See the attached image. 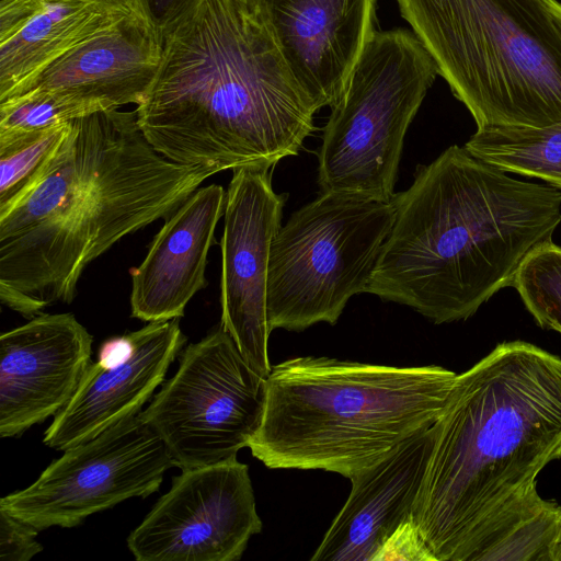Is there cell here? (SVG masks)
Masks as SVG:
<instances>
[{
    "label": "cell",
    "instance_id": "25",
    "mask_svg": "<svg viewBox=\"0 0 561 561\" xmlns=\"http://www.w3.org/2000/svg\"><path fill=\"white\" fill-rule=\"evenodd\" d=\"M437 561L413 517L402 522L382 541L373 561Z\"/></svg>",
    "mask_w": 561,
    "mask_h": 561
},
{
    "label": "cell",
    "instance_id": "19",
    "mask_svg": "<svg viewBox=\"0 0 561 561\" xmlns=\"http://www.w3.org/2000/svg\"><path fill=\"white\" fill-rule=\"evenodd\" d=\"M125 15L83 0H1L0 99Z\"/></svg>",
    "mask_w": 561,
    "mask_h": 561
},
{
    "label": "cell",
    "instance_id": "14",
    "mask_svg": "<svg viewBox=\"0 0 561 561\" xmlns=\"http://www.w3.org/2000/svg\"><path fill=\"white\" fill-rule=\"evenodd\" d=\"M314 111L332 107L376 31V0H252Z\"/></svg>",
    "mask_w": 561,
    "mask_h": 561
},
{
    "label": "cell",
    "instance_id": "30",
    "mask_svg": "<svg viewBox=\"0 0 561 561\" xmlns=\"http://www.w3.org/2000/svg\"><path fill=\"white\" fill-rule=\"evenodd\" d=\"M243 1H252V0H243Z\"/></svg>",
    "mask_w": 561,
    "mask_h": 561
},
{
    "label": "cell",
    "instance_id": "21",
    "mask_svg": "<svg viewBox=\"0 0 561 561\" xmlns=\"http://www.w3.org/2000/svg\"><path fill=\"white\" fill-rule=\"evenodd\" d=\"M465 148L507 173L540 179L561 188V122L542 128L477 129Z\"/></svg>",
    "mask_w": 561,
    "mask_h": 561
},
{
    "label": "cell",
    "instance_id": "23",
    "mask_svg": "<svg viewBox=\"0 0 561 561\" xmlns=\"http://www.w3.org/2000/svg\"><path fill=\"white\" fill-rule=\"evenodd\" d=\"M513 287L538 325L561 333V247L551 241L533 251Z\"/></svg>",
    "mask_w": 561,
    "mask_h": 561
},
{
    "label": "cell",
    "instance_id": "22",
    "mask_svg": "<svg viewBox=\"0 0 561 561\" xmlns=\"http://www.w3.org/2000/svg\"><path fill=\"white\" fill-rule=\"evenodd\" d=\"M71 125L72 121L41 131L0 136V216L41 181Z\"/></svg>",
    "mask_w": 561,
    "mask_h": 561
},
{
    "label": "cell",
    "instance_id": "18",
    "mask_svg": "<svg viewBox=\"0 0 561 561\" xmlns=\"http://www.w3.org/2000/svg\"><path fill=\"white\" fill-rule=\"evenodd\" d=\"M225 205L224 187L210 184L198 187L165 219L141 264L129 271L131 317L153 322L184 316L190 300L207 285V255Z\"/></svg>",
    "mask_w": 561,
    "mask_h": 561
},
{
    "label": "cell",
    "instance_id": "17",
    "mask_svg": "<svg viewBox=\"0 0 561 561\" xmlns=\"http://www.w3.org/2000/svg\"><path fill=\"white\" fill-rule=\"evenodd\" d=\"M433 444V425L353 474L352 489L311 561H373L382 541L412 517Z\"/></svg>",
    "mask_w": 561,
    "mask_h": 561
},
{
    "label": "cell",
    "instance_id": "3",
    "mask_svg": "<svg viewBox=\"0 0 561 561\" xmlns=\"http://www.w3.org/2000/svg\"><path fill=\"white\" fill-rule=\"evenodd\" d=\"M391 201L394 221L366 293L436 324L466 320L513 286L561 222L559 188L514 179L457 145L419 165Z\"/></svg>",
    "mask_w": 561,
    "mask_h": 561
},
{
    "label": "cell",
    "instance_id": "16",
    "mask_svg": "<svg viewBox=\"0 0 561 561\" xmlns=\"http://www.w3.org/2000/svg\"><path fill=\"white\" fill-rule=\"evenodd\" d=\"M163 39L142 16L125 15L77 44L0 102L47 93L103 108L139 105L158 71Z\"/></svg>",
    "mask_w": 561,
    "mask_h": 561
},
{
    "label": "cell",
    "instance_id": "2",
    "mask_svg": "<svg viewBox=\"0 0 561 561\" xmlns=\"http://www.w3.org/2000/svg\"><path fill=\"white\" fill-rule=\"evenodd\" d=\"M138 125L169 160L273 168L314 130V108L252 1L201 0L163 38Z\"/></svg>",
    "mask_w": 561,
    "mask_h": 561
},
{
    "label": "cell",
    "instance_id": "7",
    "mask_svg": "<svg viewBox=\"0 0 561 561\" xmlns=\"http://www.w3.org/2000/svg\"><path fill=\"white\" fill-rule=\"evenodd\" d=\"M437 75L412 31L376 30L324 126L320 192L390 202L405 133Z\"/></svg>",
    "mask_w": 561,
    "mask_h": 561
},
{
    "label": "cell",
    "instance_id": "10",
    "mask_svg": "<svg viewBox=\"0 0 561 561\" xmlns=\"http://www.w3.org/2000/svg\"><path fill=\"white\" fill-rule=\"evenodd\" d=\"M62 453L31 485L3 496L0 508L38 531L72 528L128 499L157 492L174 467L139 414Z\"/></svg>",
    "mask_w": 561,
    "mask_h": 561
},
{
    "label": "cell",
    "instance_id": "9",
    "mask_svg": "<svg viewBox=\"0 0 561 561\" xmlns=\"http://www.w3.org/2000/svg\"><path fill=\"white\" fill-rule=\"evenodd\" d=\"M179 359L176 373L139 415L181 470L236 459L261 424L266 378L221 325L188 344Z\"/></svg>",
    "mask_w": 561,
    "mask_h": 561
},
{
    "label": "cell",
    "instance_id": "24",
    "mask_svg": "<svg viewBox=\"0 0 561 561\" xmlns=\"http://www.w3.org/2000/svg\"><path fill=\"white\" fill-rule=\"evenodd\" d=\"M107 110L90 102L28 93L0 102V136L41 131Z\"/></svg>",
    "mask_w": 561,
    "mask_h": 561
},
{
    "label": "cell",
    "instance_id": "26",
    "mask_svg": "<svg viewBox=\"0 0 561 561\" xmlns=\"http://www.w3.org/2000/svg\"><path fill=\"white\" fill-rule=\"evenodd\" d=\"M33 526L0 508V559L2 561H28L43 550Z\"/></svg>",
    "mask_w": 561,
    "mask_h": 561
},
{
    "label": "cell",
    "instance_id": "4",
    "mask_svg": "<svg viewBox=\"0 0 561 561\" xmlns=\"http://www.w3.org/2000/svg\"><path fill=\"white\" fill-rule=\"evenodd\" d=\"M561 458V358L503 342L457 375L412 517L437 561H470L492 522Z\"/></svg>",
    "mask_w": 561,
    "mask_h": 561
},
{
    "label": "cell",
    "instance_id": "28",
    "mask_svg": "<svg viewBox=\"0 0 561 561\" xmlns=\"http://www.w3.org/2000/svg\"><path fill=\"white\" fill-rule=\"evenodd\" d=\"M99 4L105 9L121 12L127 15L142 16L146 14L142 9L141 0H83ZM148 20V19H147ZM149 21V20H148Z\"/></svg>",
    "mask_w": 561,
    "mask_h": 561
},
{
    "label": "cell",
    "instance_id": "6",
    "mask_svg": "<svg viewBox=\"0 0 561 561\" xmlns=\"http://www.w3.org/2000/svg\"><path fill=\"white\" fill-rule=\"evenodd\" d=\"M477 129L561 122V25L546 0H396Z\"/></svg>",
    "mask_w": 561,
    "mask_h": 561
},
{
    "label": "cell",
    "instance_id": "8",
    "mask_svg": "<svg viewBox=\"0 0 561 561\" xmlns=\"http://www.w3.org/2000/svg\"><path fill=\"white\" fill-rule=\"evenodd\" d=\"M394 216L392 201L323 192L293 213L271 247V330L335 324L350 298L366 293Z\"/></svg>",
    "mask_w": 561,
    "mask_h": 561
},
{
    "label": "cell",
    "instance_id": "15",
    "mask_svg": "<svg viewBox=\"0 0 561 561\" xmlns=\"http://www.w3.org/2000/svg\"><path fill=\"white\" fill-rule=\"evenodd\" d=\"M129 335L127 356L111 365L90 364L72 398L47 427L46 446L64 451L139 414L186 342L179 318L149 322Z\"/></svg>",
    "mask_w": 561,
    "mask_h": 561
},
{
    "label": "cell",
    "instance_id": "5",
    "mask_svg": "<svg viewBox=\"0 0 561 561\" xmlns=\"http://www.w3.org/2000/svg\"><path fill=\"white\" fill-rule=\"evenodd\" d=\"M457 374L301 356L272 366L248 447L270 469L351 478L439 416Z\"/></svg>",
    "mask_w": 561,
    "mask_h": 561
},
{
    "label": "cell",
    "instance_id": "1",
    "mask_svg": "<svg viewBox=\"0 0 561 561\" xmlns=\"http://www.w3.org/2000/svg\"><path fill=\"white\" fill-rule=\"evenodd\" d=\"M218 170L173 162L146 139L137 112L72 121L41 181L0 216V301L32 319L71 304L85 267L127 234L168 219Z\"/></svg>",
    "mask_w": 561,
    "mask_h": 561
},
{
    "label": "cell",
    "instance_id": "11",
    "mask_svg": "<svg viewBox=\"0 0 561 561\" xmlns=\"http://www.w3.org/2000/svg\"><path fill=\"white\" fill-rule=\"evenodd\" d=\"M262 530L249 467L184 469L127 537L138 561H237Z\"/></svg>",
    "mask_w": 561,
    "mask_h": 561
},
{
    "label": "cell",
    "instance_id": "29",
    "mask_svg": "<svg viewBox=\"0 0 561 561\" xmlns=\"http://www.w3.org/2000/svg\"><path fill=\"white\" fill-rule=\"evenodd\" d=\"M549 561H561V513L549 548Z\"/></svg>",
    "mask_w": 561,
    "mask_h": 561
},
{
    "label": "cell",
    "instance_id": "13",
    "mask_svg": "<svg viewBox=\"0 0 561 561\" xmlns=\"http://www.w3.org/2000/svg\"><path fill=\"white\" fill-rule=\"evenodd\" d=\"M93 337L72 313L37 314L0 336V436L55 416L90 366Z\"/></svg>",
    "mask_w": 561,
    "mask_h": 561
},
{
    "label": "cell",
    "instance_id": "20",
    "mask_svg": "<svg viewBox=\"0 0 561 561\" xmlns=\"http://www.w3.org/2000/svg\"><path fill=\"white\" fill-rule=\"evenodd\" d=\"M560 513V505L531 489L493 520L471 561H549Z\"/></svg>",
    "mask_w": 561,
    "mask_h": 561
},
{
    "label": "cell",
    "instance_id": "12",
    "mask_svg": "<svg viewBox=\"0 0 561 561\" xmlns=\"http://www.w3.org/2000/svg\"><path fill=\"white\" fill-rule=\"evenodd\" d=\"M273 168L233 169L226 192L221 248V328L249 365L267 378V277L272 242L280 228L287 194L272 186Z\"/></svg>",
    "mask_w": 561,
    "mask_h": 561
},
{
    "label": "cell",
    "instance_id": "27",
    "mask_svg": "<svg viewBox=\"0 0 561 561\" xmlns=\"http://www.w3.org/2000/svg\"><path fill=\"white\" fill-rule=\"evenodd\" d=\"M201 0H141L146 18L162 39Z\"/></svg>",
    "mask_w": 561,
    "mask_h": 561
}]
</instances>
